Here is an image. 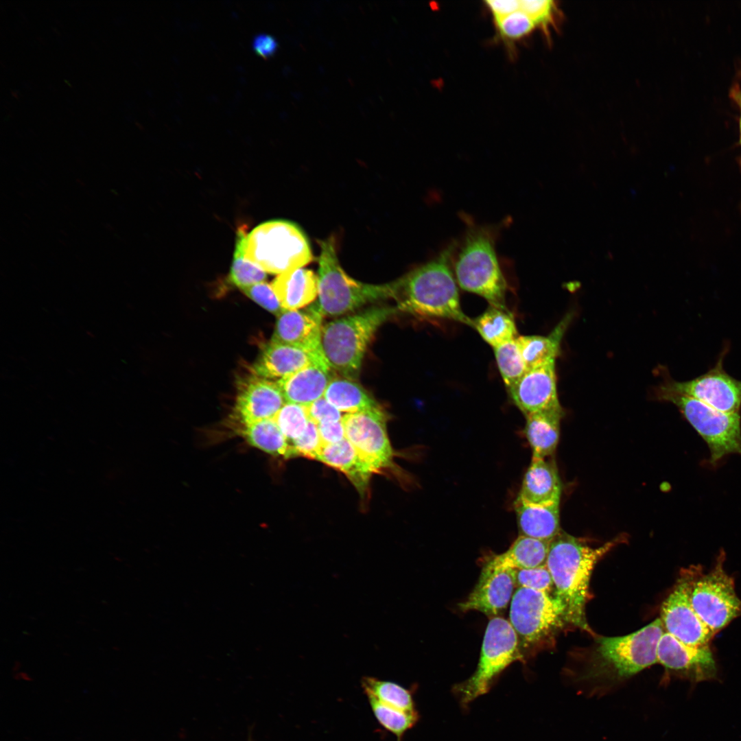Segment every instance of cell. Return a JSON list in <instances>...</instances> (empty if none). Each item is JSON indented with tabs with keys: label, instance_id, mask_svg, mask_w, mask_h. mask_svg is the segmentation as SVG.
Here are the masks:
<instances>
[{
	"label": "cell",
	"instance_id": "4",
	"mask_svg": "<svg viewBox=\"0 0 741 741\" xmlns=\"http://www.w3.org/2000/svg\"><path fill=\"white\" fill-rule=\"evenodd\" d=\"M397 311L392 307H373L323 325L320 352L329 368L344 377L357 378L375 333Z\"/></svg>",
	"mask_w": 741,
	"mask_h": 741
},
{
	"label": "cell",
	"instance_id": "26",
	"mask_svg": "<svg viewBox=\"0 0 741 741\" xmlns=\"http://www.w3.org/2000/svg\"><path fill=\"white\" fill-rule=\"evenodd\" d=\"M563 416L561 405L525 416L524 434L532 451V458H545L554 454Z\"/></svg>",
	"mask_w": 741,
	"mask_h": 741
},
{
	"label": "cell",
	"instance_id": "32",
	"mask_svg": "<svg viewBox=\"0 0 741 741\" xmlns=\"http://www.w3.org/2000/svg\"><path fill=\"white\" fill-rule=\"evenodd\" d=\"M362 687L366 696H371L388 706L408 712L417 711L412 691L388 681L364 677Z\"/></svg>",
	"mask_w": 741,
	"mask_h": 741
},
{
	"label": "cell",
	"instance_id": "3",
	"mask_svg": "<svg viewBox=\"0 0 741 741\" xmlns=\"http://www.w3.org/2000/svg\"><path fill=\"white\" fill-rule=\"evenodd\" d=\"M496 235L494 227L469 224L461 242H455L451 263L462 290L484 298L490 306L508 310V284L495 250Z\"/></svg>",
	"mask_w": 741,
	"mask_h": 741
},
{
	"label": "cell",
	"instance_id": "7",
	"mask_svg": "<svg viewBox=\"0 0 741 741\" xmlns=\"http://www.w3.org/2000/svg\"><path fill=\"white\" fill-rule=\"evenodd\" d=\"M509 622L521 650H532L548 643L568 623L566 608L555 594L517 588L512 597Z\"/></svg>",
	"mask_w": 741,
	"mask_h": 741
},
{
	"label": "cell",
	"instance_id": "42",
	"mask_svg": "<svg viewBox=\"0 0 741 741\" xmlns=\"http://www.w3.org/2000/svg\"><path fill=\"white\" fill-rule=\"evenodd\" d=\"M305 406L309 420L317 425L338 421L342 419L340 411L330 403L324 397Z\"/></svg>",
	"mask_w": 741,
	"mask_h": 741
},
{
	"label": "cell",
	"instance_id": "14",
	"mask_svg": "<svg viewBox=\"0 0 741 741\" xmlns=\"http://www.w3.org/2000/svg\"><path fill=\"white\" fill-rule=\"evenodd\" d=\"M660 614L665 631L686 645L709 646L715 635L692 606L687 568L681 572L674 588L663 602Z\"/></svg>",
	"mask_w": 741,
	"mask_h": 741
},
{
	"label": "cell",
	"instance_id": "39",
	"mask_svg": "<svg viewBox=\"0 0 741 741\" xmlns=\"http://www.w3.org/2000/svg\"><path fill=\"white\" fill-rule=\"evenodd\" d=\"M516 589L528 588L555 594V587L547 566L528 569H514Z\"/></svg>",
	"mask_w": 741,
	"mask_h": 741
},
{
	"label": "cell",
	"instance_id": "13",
	"mask_svg": "<svg viewBox=\"0 0 741 741\" xmlns=\"http://www.w3.org/2000/svg\"><path fill=\"white\" fill-rule=\"evenodd\" d=\"M387 416L381 408L342 416L345 438L374 473L392 464L394 452L387 433Z\"/></svg>",
	"mask_w": 741,
	"mask_h": 741
},
{
	"label": "cell",
	"instance_id": "41",
	"mask_svg": "<svg viewBox=\"0 0 741 741\" xmlns=\"http://www.w3.org/2000/svg\"><path fill=\"white\" fill-rule=\"evenodd\" d=\"M291 445L295 456H301L310 459H316L322 446L318 425L309 421L305 432L300 437L294 440Z\"/></svg>",
	"mask_w": 741,
	"mask_h": 741
},
{
	"label": "cell",
	"instance_id": "1",
	"mask_svg": "<svg viewBox=\"0 0 741 741\" xmlns=\"http://www.w3.org/2000/svg\"><path fill=\"white\" fill-rule=\"evenodd\" d=\"M455 242L436 257L394 281L397 309L425 319H441L473 326L462 311L451 257Z\"/></svg>",
	"mask_w": 741,
	"mask_h": 741
},
{
	"label": "cell",
	"instance_id": "28",
	"mask_svg": "<svg viewBox=\"0 0 741 741\" xmlns=\"http://www.w3.org/2000/svg\"><path fill=\"white\" fill-rule=\"evenodd\" d=\"M324 397L339 411L348 414L381 408L375 400L354 379L333 377Z\"/></svg>",
	"mask_w": 741,
	"mask_h": 741
},
{
	"label": "cell",
	"instance_id": "8",
	"mask_svg": "<svg viewBox=\"0 0 741 741\" xmlns=\"http://www.w3.org/2000/svg\"><path fill=\"white\" fill-rule=\"evenodd\" d=\"M517 635L507 620L495 616L487 624L474 673L456 685L454 692L463 707L485 694L498 676L512 663L523 661Z\"/></svg>",
	"mask_w": 741,
	"mask_h": 741
},
{
	"label": "cell",
	"instance_id": "29",
	"mask_svg": "<svg viewBox=\"0 0 741 741\" xmlns=\"http://www.w3.org/2000/svg\"><path fill=\"white\" fill-rule=\"evenodd\" d=\"M473 328L493 348L515 340L518 336L515 318L508 309L489 306L473 320Z\"/></svg>",
	"mask_w": 741,
	"mask_h": 741
},
{
	"label": "cell",
	"instance_id": "46",
	"mask_svg": "<svg viewBox=\"0 0 741 741\" xmlns=\"http://www.w3.org/2000/svg\"><path fill=\"white\" fill-rule=\"evenodd\" d=\"M740 143H741V117H740Z\"/></svg>",
	"mask_w": 741,
	"mask_h": 741
},
{
	"label": "cell",
	"instance_id": "33",
	"mask_svg": "<svg viewBox=\"0 0 741 741\" xmlns=\"http://www.w3.org/2000/svg\"><path fill=\"white\" fill-rule=\"evenodd\" d=\"M248 233L245 226L237 230L235 248L230 272L231 281L240 289L261 282L266 279V272L248 260L246 255Z\"/></svg>",
	"mask_w": 741,
	"mask_h": 741
},
{
	"label": "cell",
	"instance_id": "16",
	"mask_svg": "<svg viewBox=\"0 0 741 741\" xmlns=\"http://www.w3.org/2000/svg\"><path fill=\"white\" fill-rule=\"evenodd\" d=\"M556 359L528 369L507 389L511 401L528 414L561 406L557 394Z\"/></svg>",
	"mask_w": 741,
	"mask_h": 741
},
{
	"label": "cell",
	"instance_id": "6",
	"mask_svg": "<svg viewBox=\"0 0 741 741\" xmlns=\"http://www.w3.org/2000/svg\"><path fill=\"white\" fill-rule=\"evenodd\" d=\"M245 255L265 272L279 274L302 268L313 258L301 228L283 220L263 222L248 233Z\"/></svg>",
	"mask_w": 741,
	"mask_h": 741
},
{
	"label": "cell",
	"instance_id": "5",
	"mask_svg": "<svg viewBox=\"0 0 741 741\" xmlns=\"http://www.w3.org/2000/svg\"><path fill=\"white\" fill-rule=\"evenodd\" d=\"M318 301L314 305L323 316H338L381 299L394 297V283L373 285L350 277L341 267L336 242L331 237L320 242Z\"/></svg>",
	"mask_w": 741,
	"mask_h": 741
},
{
	"label": "cell",
	"instance_id": "44",
	"mask_svg": "<svg viewBox=\"0 0 741 741\" xmlns=\"http://www.w3.org/2000/svg\"><path fill=\"white\" fill-rule=\"evenodd\" d=\"M485 6L493 19L499 18L519 10L518 0H494L484 1Z\"/></svg>",
	"mask_w": 741,
	"mask_h": 741
},
{
	"label": "cell",
	"instance_id": "37",
	"mask_svg": "<svg viewBox=\"0 0 741 741\" xmlns=\"http://www.w3.org/2000/svg\"><path fill=\"white\" fill-rule=\"evenodd\" d=\"M273 419L290 445L303 434L309 421L305 405L288 402Z\"/></svg>",
	"mask_w": 741,
	"mask_h": 741
},
{
	"label": "cell",
	"instance_id": "17",
	"mask_svg": "<svg viewBox=\"0 0 741 741\" xmlns=\"http://www.w3.org/2000/svg\"><path fill=\"white\" fill-rule=\"evenodd\" d=\"M657 659L666 668L680 672L694 682L711 680L716 676V665L709 645L690 646L666 631L659 640Z\"/></svg>",
	"mask_w": 741,
	"mask_h": 741
},
{
	"label": "cell",
	"instance_id": "36",
	"mask_svg": "<svg viewBox=\"0 0 741 741\" xmlns=\"http://www.w3.org/2000/svg\"><path fill=\"white\" fill-rule=\"evenodd\" d=\"M499 38L508 45L529 36L537 28L533 21L521 10L493 19Z\"/></svg>",
	"mask_w": 741,
	"mask_h": 741
},
{
	"label": "cell",
	"instance_id": "11",
	"mask_svg": "<svg viewBox=\"0 0 741 741\" xmlns=\"http://www.w3.org/2000/svg\"><path fill=\"white\" fill-rule=\"evenodd\" d=\"M665 632L660 618L620 637L597 639L596 655L601 666L618 677H628L657 663V647Z\"/></svg>",
	"mask_w": 741,
	"mask_h": 741
},
{
	"label": "cell",
	"instance_id": "40",
	"mask_svg": "<svg viewBox=\"0 0 741 741\" xmlns=\"http://www.w3.org/2000/svg\"><path fill=\"white\" fill-rule=\"evenodd\" d=\"M240 290L251 300L277 316L285 310L272 285L268 283L263 281Z\"/></svg>",
	"mask_w": 741,
	"mask_h": 741
},
{
	"label": "cell",
	"instance_id": "22",
	"mask_svg": "<svg viewBox=\"0 0 741 741\" xmlns=\"http://www.w3.org/2000/svg\"><path fill=\"white\" fill-rule=\"evenodd\" d=\"M561 489L555 463L545 458H532L517 498L533 505L560 503Z\"/></svg>",
	"mask_w": 741,
	"mask_h": 741
},
{
	"label": "cell",
	"instance_id": "25",
	"mask_svg": "<svg viewBox=\"0 0 741 741\" xmlns=\"http://www.w3.org/2000/svg\"><path fill=\"white\" fill-rule=\"evenodd\" d=\"M282 307L298 310L311 303L318 291V280L311 270L298 268L279 274L271 284Z\"/></svg>",
	"mask_w": 741,
	"mask_h": 741
},
{
	"label": "cell",
	"instance_id": "23",
	"mask_svg": "<svg viewBox=\"0 0 741 741\" xmlns=\"http://www.w3.org/2000/svg\"><path fill=\"white\" fill-rule=\"evenodd\" d=\"M346 475L360 493H364L373 471L345 438L334 444L322 445L316 459Z\"/></svg>",
	"mask_w": 741,
	"mask_h": 741
},
{
	"label": "cell",
	"instance_id": "12",
	"mask_svg": "<svg viewBox=\"0 0 741 741\" xmlns=\"http://www.w3.org/2000/svg\"><path fill=\"white\" fill-rule=\"evenodd\" d=\"M729 347V345L723 347L715 365L704 374L685 381L668 379L661 386L698 400L721 412L740 413L741 380L731 376L723 367Z\"/></svg>",
	"mask_w": 741,
	"mask_h": 741
},
{
	"label": "cell",
	"instance_id": "35",
	"mask_svg": "<svg viewBox=\"0 0 741 741\" xmlns=\"http://www.w3.org/2000/svg\"><path fill=\"white\" fill-rule=\"evenodd\" d=\"M516 339L493 348L506 389L513 386L527 370Z\"/></svg>",
	"mask_w": 741,
	"mask_h": 741
},
{
	"label": "cell",
	"instance_id": "10",
	"mask_svg": "<svg viewBox=\"0 0 741 741\" xmlns=\"http://www.w3.org/2000/svg\"><path fill=\"white\" fill-rule=\"evenodd\" d=\"M663 400L675 405L707 443L710 458L716 464L725 456L741 455V416L740 413H726L692 397L660 388Z\"/></svg>",
	"mask_w": 741,
	"mask_h": 741
},
{
	"label": "cell",
	"instance_id": "24",
	"mask_svg": "<svg viewBox=\"0 0 741 741\" xmlns=\"http://www.w3.org/2000/svg\"><path fill=\"white\" fill-rule=\"evenodd\" d=\"M559 504L533 505L516 498L514 507L519 536L551 541L561 530Z\"/></svg>",
	"mask_w": 741,
	"mask_h": 741
},
{
	"label": "cell",
	"instance_id": "21",
	"mask_svg": "<svg viewBox=\"0 0 741 741\" xmlns=\"http://www.w3.org/2000/svg\"><path fill=\"white\" fill-rule=\"evenodd\" d=\"M323 357L303 349L271 342L263 349L252 366V374L268 379H281Z\"/></svg>",
	"mask_w": 741,
	"mask_h": 741
},
{
	"label": "cell",
	"instance_id": "20",
	"mask_svg": "<svg viewBox=\"0 0 741 741\" xmlns=\"http://www.w3.org/2000/svg\"><path fill=\"white\" fill-rule=\"evenodd\" d=\"M332 378L331 368L320 357L277 382L286 402L307 405L324 397Z\"/></svg>",
	"mask_w": 741,
	"mask_h": 741
},
{
	"label": "cell",
	"instance_id": "27",
	"mask_svg": "<svg viewBox=\"0 0 741 741\" xmlns=\"http://www.w3.org/2000/svg\"><path fill=\"white\" fill-rule=\"evenodd\" d=\"M570 319L569 316L563 318L547 336L528 335L517 338L516 341L527 370L556 359L560 353L562 338Z\"/></svg>",
	"mask_w": 741,
	"mask_h": 741
},
{
	"label": "cell",
	"instance_id": "9",
	"mask_svg": "<svg viewBox=\"0 0 741 741\" xmlns=\"http://www.w3.org/2000/svg\"><path fill=\"white\" fill-rule=\"evenodd\" d=\"M725 559L722 551L714 567L706 574L701 565L687 568L692 606L715 635L741 616V600L736 593L733 578L724 569Z\"/></svg>",
	"mask_w": 741,
	"mask_h": 741
},
{
	"label": "cell",
	"instance_id": "45",
	"mask_svg": "<svg viewBox=\"0 0 741 741\" xmlns=\"http://www.w3.org/2000/svg\"><path fill=\"white\" fill-rule=\"evenodd\" d=\"M278 43L272 35L261 33L257 34L252 40L254 50L262 56H270L276 51Z\"/></svg>",
	"mask_w": 741,
	"mask_h": 741
},
{
	"label": "cell",
	"instance_id": "19",
	"mask_svg": "<svg viewBox=\"0 0 741 741\" xmlns=\"http://www.w3.org/2000/svg\"><path fill=\"white\" fill-rule=\"evenodd\" d=\"M322 318L314 306L305 311L285 309L277 316L271 342L321 354Z\"/></svg>",
	"mask_w": 741,
	"mask_h": 741
},
{
	"label": "cell",
	"instance_id": "30",
	"mask_svg": "<svg viewBox=\"0 0 741 741\" xmlns=\"http://www.w3.org/2000/svg\"><path fill=\"white\" fill-rule=\"evenodd\" d=\"M248 443L274 456H295L292 446L273 419H263L239 427Z\"/></svg>",
	"mask_w": 741,
	"mask_h": 741
},
{
	"label": "cell",
	"instance_id": "38",
	"mask_svg": "<svg viewBox=\"0 0 741 741\" xmlns=\"http://www.w3.org/2000/svg\"><path fill=\"white\" fill-rule=\"evenodd\" d=\"M519 10L525 12L548 38L554 28L559 16V9L556 2L551 0L519 1Z\"/></svg>",
	"mask_w": 741,
	"mask_h": 741
},
{
	"label": "cell",
	"instance_id": "31",
	"mask_svg": "<svg viewBox=\"0 0 741 741\" xmlns=\"http://www.w3.org/2000/svg\"><path fill=\"white\" fill-rule=\"evenodd\" d=\"M550 543L519 536L506 552L493 556L499 564L509 568L528 569L545 566Z\"/></svg>",
	"mask_w": 741,
	"mask_h": 741
},
{
	"label": "cell",
	"instance_id": "18",
	"mask_svg": "<svg viewBox=\"0 0 741 741\" xmlns=\"http://www.w3.org/2000/svg\"><path fill=\"white\" fill-rule=\"evenodd\" d=\"M287 403L277 382L254 374L241 383L233 410L239 427L273 419Z\"/></svg>",
	"mask_w": 741,
	"mask_h": 741
},
{
	"label": "cell",
	"instance_id": "34",
	"mask_svg": "<svg viewBox=\"0 0 741 741\" xmlns=\"http://www.w3.org/2000/svg\"><path fill=\"white\" fill-rule=\"evenodd\" d=\"M375 718L386 730L396 736L397 741H402L405 733L417 722V711H405L385 705L371 696H367Z\"/></svg>",
	"mask_w": 741,
	"mask_h": 741
},
{
	"label": "cell",
	"instance_id": "2",
	"mask_svg": "<svg viewBox=\"0 0 741 741\" xmlns=\"http://www.w3.org/2000/svg\"><path fill=\"white\" fill-rule=\"evenodd\" d=\"M620 538L592 548L562 530L550 541L546 566L552 576L555 595L565 604L568 623L591 633L585 615L593 569Z\"/></svg>",
	"mask_w": 741,
	"mask_h": 741
},
{
	"label": "cell",
	"instance_id": "15",
	"mask_svg": "<svg viewBox=\"0 0 741 741\" xmlns=\"http://www.w3.org/2000/svg\"><path fill=\"white\" fill-rule=\"evenodd\" d=\"M515 590L513 568L499 564L492 556L473 589L458 607L462 612L477 611L490 618L498 616L507 608Z\"/></svg>",
	"mask_w": 741,
	"mask_h": 741
},
{
	"label": "cell",
	"instance_id": "43",
	"mask_svg": "<svg viewBox=\"0 0 741 741\" xmlns=\"http://www.w3.org/2000/svg\"><path fill=\"white\" fill-rule=\"evenodd\" d=\"M318 429L322 445L337 443L345 438L342 420L318 424Z\"/></svg>",
	"mask_w": 741,
	"mask_h": 741
}]
</instances>
